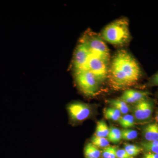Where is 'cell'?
Instances as JSON below:
<instances>
[{
	"instance_id": "18",
	"label": "cell",
	"mask_w": 158,
	"mask_h": 158,
	"mask_svg": "<svg viewBox=\"0 0 158 158\" xmlns=\"http://www.w3.org/2000/svg\"><path fill=\"white\" fill-rule=\"evenodd\" d=\"M138 136V132L135 130L124 129L121 131L122 139L126 141L134 140Z\"/></svg>"
},
{
	"instance_id": "12",
	"label": "cell",
	"mask_w": 158,
	"mask_h": 158,
	"mask_svg": "<svg viewBox=\"0 0 158 158\" xmlns=\"http://www.w3.org/2000/svg\"><path fill=\"white\" fill-rule=\"evenodd\" d=\"M84 152L86 158H99L101 154L98 148L91 143H88L85 145Z\"/></svg>"
},
{
	"instance_id": "21",
	"label": "cell",
	"mask_w": 158,
	"mask_h": 158,
	"mask_svg": "<svg viewBox=\"0 0 158 158\" xmlns=\"http://www.w3.org/2000/svg\"><path fill=\"white\" fill-rule=\"evenodd\" d=\"M124 150L130 156L133 157L139 154L142 150V148L135 144H125Z\"/></svg>"
},
{
	"instance_id": "24",
	"label": "cell",
	"mask_w": 158,
	"mask_h": 158,
	"mask_svg": "<svg viewBox=\"0 0 158 158\" xmlns=\"http://www.w3.org/2000/svg\"><path fill=\"white\" fill-rule=\"evenodd\" d=\"M144 158H158V154L148 152L144 155Z\"/></svg>"
},
{
	"instance_id": "5",
	"label": "cell",
	"mask_w": 158,
	"mask_h": 158,
	"mask_svg": "<svg viewBox=\"0 0 158 158\" xmlns=\"http://www.w3.org/2000/svg\"><path fill=\"white\" fill-rule=\"evenodd\" d=\"M69 119L74 123H78L89 118L92 113L91 107L89 105L81 102L70 103L67 106Z\"/></svg>"
},
{
	"instance_id": "1",
	"label": "cell",
	"mask_w": 158,
	"mask_h": 158,
	"mask_svg": "<svg viewBox=\"0 0 158 158\" xmlns=\"http://www.w3.org/2000/svg\"><path fill=\"white\" fill-rule=\"evenodd\" d=\"M142 70L136 59L127 51H118L114 55L108 72L110 86L115 90L126 89L137 83Z\"/></svg>"
},
{
	"instance_id": "19",
	"label": "cell",
	"mask_w": 158,
	"mask_h": 158,
	"mask_svg": "<svg viewBox=\"0 0 158 158\" xmlns=\"http://www.w3.org/2000/svg\"><path fill=\"white\" fill-rule=\"evenodd\" d=\"M91 143L97 148H106L110 145L107 138L94 136L91 138Z\"/></svg>"
},
{
	"instance_id": "17",
	"label": "cell",
	"mask_w": 158,
	"mask_h": 158,
	"mask_svg": "<svg viewBox=\"0 0 158 158\" xmlns=\"http://www.w3.org/2000/svg\"><path fill=\"white\" fill-rule=\"evenodd\" d=\"M141 146L148 152L158 154V140L153 141H145L141 143Z\"/></svg>"
},
{
	"instance_id": "20",
	"label": "cell",
	"mask_w": 158,
	"mask_h": 158,
	"mask_svg": "<svg viewBox=\"0 0 158 158\" xmlns=\"http://www.w3.org/2000/svg\"><path fill=\"white\" fill-rule=\"evenodd\" d=\"M118 148L114 146H108L104 148L102 152L103 158H116V152Z\"/></svg>"
},
{
	"instance_id": "23",
	"label": "cell",
	"mask_w": 158,
	"mask_h": 158,
	"mask_svg": "<svg viewBox=\"0 0 158 158\" xmlns=\"http://www.w3.org/2000/svg\"><path fill=\"white\" fill-rule=\"evenodd\" d=\"M116 158H134L130 156L124 149H118L116 152Z\"/></svg>"
},
{
	"instance_id": "9",
	"label": "cell",
	"mask_w": 158,
	"mask_h": 158,
	"mask_svg": "<svg viewBox=\"0 0 158 158\" xmlns=\"http://www.w3.org/2000/svg\"><path fill=\"white\" fill-rule=\"evenodd\" d=\"M143 136L147 141L158 140V124L152 123L147 125L143 131Z\"/></svg>"
},
{
	"instance_id": "13",
	"label": "cell",
	"mask_w": 158,
	"mask_h": 158,
	"mask_svg": "<svg viewBox=\"0 0 158 158\" xmlns=\"http://www.w3.org/2000/svg\"><path fill=\"white\" fill-rule=\"evenodd\" d=\"M109 132L110 128L104 120H101L98 122L94 136L106 138L108 137Z\"/></svg>"
},
{
	"instance_id": "15",
	"label": "cell",
	"mask_w": 158,
	"mask_h": 158,
	"mask_svg": "<svg viewBox=\"0 0 158 158\" xmlns=\"http://www.w3.org/2000/svg\"><path fill=\"white\" fill-rule=\"evenodd\" d=\"M118 122L120 126L123 128L128 129L135 126V119L133 115L126 114L121 116Z\"/></svg>"
},
{
	"instance_id": "7",
	"label": "cell",
	"mask_w": 158,
	"mask_h": 158,
	"mask_svg": "<svg viewBox=\"0 0 158 158\" xmlns=\"http://www.w3.org/2000/svg\"><path fill=\"white\" fill-rule=\"evenodd\" d=\"M90 53L85 44L80 41L74 54L73 65L75 72L88 69Z\"/></svg>"
},
{
	"instance_id": "10",
	"label": "cell",
	"mask_w": 158,
	"mask_h": 158,
	"mask_svg": "<svg viewBox=\"0 0 158 158\" xmlns=\"http://www.w3.org/2000/svg\"><path fill=\"white\" fill-rule=\"evenodd\" d=\"M123 93L131 98L135 103L147 98L150 94L148 91H140L134 89H128L126 90Z\"/></svg>"
},
{
	"instance_id": "6",
	"label": "cell",
	"mask_w": 158,
	"mask_h": 158,
	"mask_svg": "<svg viewBox=\"0 0 158 158\" xmlns=\"http://www.w3.org/2000/svg\"><path fill=\"white\" fill-rule=\"evenodd\" d=\"M108 63L90 54L88 65V69L90 71L99 84L103 83L108 78L109 67Z\"/></svg>"
},
{
	"instance_id": "25",
	"label": "cell",
	"mask_w": 158,
	"mask_h": 158,
	"mask_svg": "<svg viewBox=\"0 0 158 158\" xmlns=\"http://www.w3.org/2000/svg\"><path fill=\"white\" fill-rule=\"evenodd\" d=\"M156 119L157 122L158 123V110L156 114Z\"/></svg>"
},
{
	"instance_id": "8",
	"label": "cell",
	"mask_w": 158,
	"mask_h": 158,
	"mask_svg": "<svg viewBox=\"0 0 158 158\" xmlns=\"http://www.w3.org/2000/svg\"><path fill=\"white\" fill-rule=\"evenodd\" d=\"M153 104L152 100L146 98L136 103L133 109L134 117L138 121H146L152 116Z\"/></svg>"
},
{
	"instance_id": "22",
	"label": "cell",
	"mask_w": 158,
	"mask_h": 158,
	"mask_svg": "<svg viewBox=\"0 0 158 158\" xmlns=\"http://www.w3.org/2000/svg\"><path fill=\"white\" fill-rule=\"evenodd\" d=\"M148 87L158 86V71L151 77L147 84Z\"/></svg>"
},
{
	"instance_id": "16",
	"label": "cell",
	"mask_w": 158,
	"mask_h": 158,
	"mask_svg": "<svg viewBox=\"0 0 158 158\" xmlns=\"http://www.w3.org/2000/svg\"><path fill=\"white\" fill-rule=\"evenodd\" d=\"M107 138L109 141L114 144L118 143L122 139L121 131L117 128L111 127Z\"/></svg>"
},
{
	"instance_id": "14",
	"label": "cell",
	"mask_w": 158,
	"mask_h": 158,
	"mask_svg": "<svg viewBox=\"0 0 158 158\" xmlns=\"http://www.w3.org/2000/svg\"><path fill=\"white\" fill-rule=\"evenodd\" d=\"M103 113L106 119L114 121H118L122 114L117 109L111 107L105 108Z\"/></svg>"
},
{
	"instance_id": "11",
	"label": "cell",
	"mask_w": 158,
	"mask_h": 158,
	"mask_svg": "<svg viewBox=\"0 0 158 158\" xmlns=\"http://www.w3.org/2000/svg\"><path fill=\"white\" fill-rule=\"evenodd\" d=\"M106 102L111 107L117 109L122 114L126 115L129 112V107L127 104L119 98L109 99Z\"/></svg>"
},
{
	"instance_id": "3",
	"label": "cell",
	"mask_w": 158,
	"mask_h": 158,
	"mask_svg": "<svg viewBox=\"0 0 158 158\" xmlns=\"http://www.w3.org/2000/svg\"><path fill=\"white\" fill-rule=\"evenodd\" d=\"M80 41L85 44L91 55L98 57L109 64L110 51L101 36L88 31L84 34Z\"/></svg>"
},
{
	"instance_id": "4",
	"label": "cell",
	"mask_w": 158,
	"mask_h": 158,
	"mask_svg": "<svg viewBox=\"0 0 158 158\" xmlns=\"http://www.w3.org/2000/svg\"><path fill=\"white\" fill-rule=\"evenodd\" d=\"M75 79L82 93L87 96H93L97 93L99 83L93 74L88 70L75 72Z\"/></svg>"
},
{
	"instance_id": "2",
	"label": "cell",
	"mask_w": 158,
	"mask_h": 158,
	"mask_svg": "<svg viewBox=\"0 0 158 158\" xmlns=\"http://www.w3.org/2000/svg\"><path fill=\"white\" fill-rule=\"evenodd\" d=\"M101 37L113 45L126 44L131 37L128 20L127 18H121L110 23L103 30Z\"/></svg>"
}]
</instances>
